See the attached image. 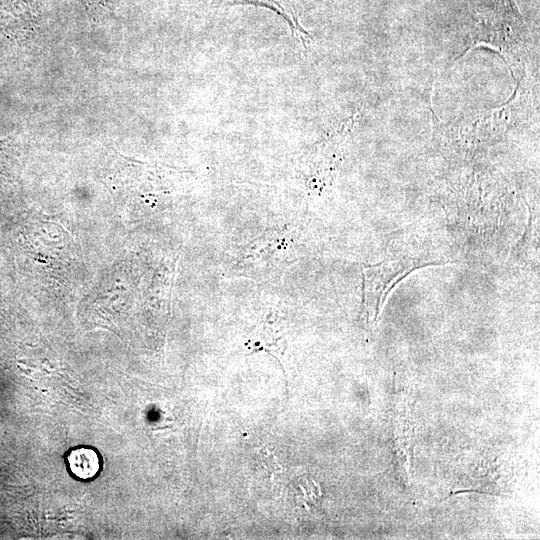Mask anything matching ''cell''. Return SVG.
<instances>
[{
    "label": "cell",
    "mask_w": 540,
    "mask_h": 540,
    "mask_svg": "<svg viewBox=\"0 0 540 540\" xmlns=\"http://www.w3.org/2000/svg\"><path fill=\"white\" fill-rule=\"evenodd\" d=\"M231 3L254 4L271 8L280 13L290 25L296 37L302 42L303 47L307 50L311 45V37L299 24L298 18L295 15V10L288 0H226Z\"/></svg>",
    "instance_id": "277c9868"
},
{
    "label": "cell",
    "mask_w": 540,
    "mask_h": 540,
    "mask_svg": "<svg viewBox=\"0 0 540 540\" xmlns=\"http://www.w3.org/2000/svg\"><path fill=\"white\" fill-rule=\"evenodd\" d=\"M37 11L31 0H0V43L19 44L32 36Z\"/></svg>",
    "instance_id": "7a4b0ae2"
},
{
    "label": "cell",
    "mask_w": 540,
    "mask_h": 540,
    "mask_svg": "<svg viewBox=\"0 0 540 540\" xmlns=\"http://www.w3.org/2000/svg\"><path fill=\"white\" fill-rule=\"evenodd\" d=\"M439 264V261L405 257L364 265L363 292L368 320L374 322L377 319L392 289L406 276L416 269Z\"/></svg>",
    "instance_id": "6da1fadb"
},
{
    "label": "cell",
    "mask_w": 540,
    "mask_h": 540,
    "mask_svg": "<svg viewBox=\"0 0 540 540\" xmlns=\"http://www.w3.org/2000/svg\"><path fill=\"white\" fill-rule=\"evenodd\" d=\"M82 3L91 19L111 11L113 0H82Z\"/></svg>",
    "instance_id": "8992f818"
},
{
    "label": "cell",
    "mask_w": 540,
    "mask_h": 540,
    "mask_svg": "<svg viewBox=\"0 0 540 540\" xmlns=\"http://www.w3.org/2000/svg\"><path fill=\"white\" fill-rule=\"evenodd\" d=\"M12 148L13 141L11 138L0 139V183L7 177Z\"/></svg>",
    "instance_id": "5b68a950"
},
{
    "label": "cell",
    "mask_w": 540,
    "mask_h": 540,
    "mask_svg": "<svg viewBox=\"0 0 540 540\" xmlns=\"http://www.w3.org/2000/svg\"><path fill=\"white\" fill-rule=\"evenodd\" d=\"M64 460L69 474L81 481L96 478L102 470L101 455L94 447H72L65 453Z\"/></svg>",
    "instance_id": "3957f363"
}]
</instances>
